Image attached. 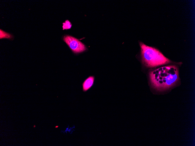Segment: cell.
I'll return each mask as SVG.
<instances>
[{
  "mask_svg": "<svg viewBox=\"0 0 195 146\" xmlns=\"http://www.w3.org/2000/svg\"><path fill=\"white\" fill-rule=\"evenodd\" d=\"M149 76L151 82L155 85H169L179 79V70L174 65L161 66L150 71Z\"/></svg>",
  "mask_w": 195,
  "mask_h": 146,
  "instance_id": "cell-1",
  "label": "cell"
},
{
  "mask_svg": "<svg viewBox=\"0 0 195 146\" xmlns=\"http://www.w3.org/2000/svg\"><path fill=\"white\" fill-rule=\"evenodd\" d=\"M142 61L148 67H155L170 63V60L158 50L140 42Z\"/></svg>",
  "mask_w": 195,
  "mask_h": 146,
  "instance_id": "cell-2",
  "label": "cell"
},
{
  "mask_svg": "<svg viewBox=\"0 0 195 146\" xmlns=\"http://www.w3.org/2000/svg\"><path fill=\"white\" fill-rule=\"evenodd\" d=\"M64 41L74 53L83 52L86 50L85 45L76 38L69 35H65L63 38Z\"/></svg>",
  "mask_w": 195,
  "mask_h": 146,
  "instance_id": "cell-3",
  "label": "cell"
},
{
  "mask_svg": "<svg viewBox=\"0 0 195 146\" xmlns=\"http://www.w3.org/2000/svg\"><path fill=\"white\" fill-rule=\"evenodd\" d=\"M95 80V77L93 76H89L83 81L82 84L83 91H87L93 85Z\"/></svg>",
  "mask_w": 195,
  "mask_h": 146,
  "instance_id": "cell-4",
  "label": "cell"
},
{
  "mask_svg": "<svg viewBox=\"0 0 195 146\" xmlns=\"http://www.w3.org/2000/svg\"><path fill=\"white\" fill-rule=\"evenodd\" d=\"M13 38V36L7 32H6L1 29H0V39L6 38L11 39Z\"/></svg>",
  "mask_w": 195,
  "mask_h": 146,
  "instance_id": "cell-5",
  "label": "cell"
},
{
  "mask_svg": "<svg viewBox=\"0 0 195 146\" xmlns=\"http://www.w3.org/2000/svg\"><path fill=\"white\" fill-rule=\"evenodd\" d=\"M63 29H70L72 26V24L68 20H66L65 22L62 23Z\"/></svg>",
  "mask_w": 195,
  "mask_h": 146,
  "instance_id": "cell-6",
  "label": "cell"
}]
</instances>
